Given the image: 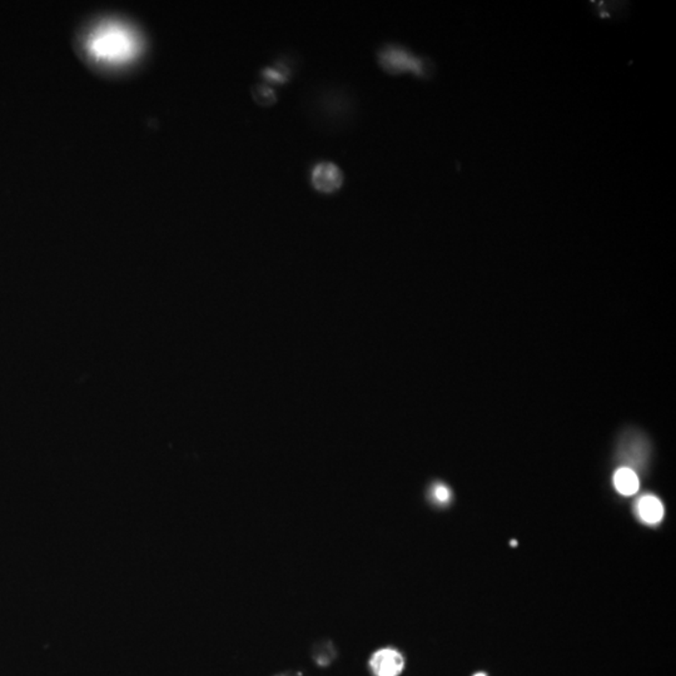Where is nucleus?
I'll list each match as a JSON object with an SVG mask.
<instances>
[{
	"label": "nucleus",
	"mask_w": 676,
	"mask_h": 676,
	"mask_svg": "<svg viewBox=\"0 0 676 676\" xmlns=\"http://www.w3.org/2000/svg\"><path fill=\"white\" fill-rule=\"evenodd\" d=\"M378 63L389 74H402L410 72L416 77L430 74V65L423 58L411 53L401 45H386L378 52Z\"/></svg>",
	"instance_id": "obj_1"
},
{
	"label": "nucleus",
	"mask_w": 676,
	"mask_h": 676,
	"mask_svg": "<svg viewBox=\"0 0 676 676\" xmlns=\"http://www.w3.org/2000/svg\"><path fill=\"white\" fill-rule=\"evenodd\" d=\"M122 31L116 28H103L99 32L94 33L89 42L93 57L104 60H122L126 58L131 49V42Z\"/></svg>",
	"instance_id": "obj_2"
},
{
	"label": "nucleus",
	"mask_w": 676,
	"mask_h": 676,
	"mask_svg": "<svg viewBox=\"0 0 676 676\" xmlns=\"http://www.w3.org/2000/svg\"><path fill=\"white\" fill-rule=\"evenodd\" d=\"M343 173L338 165L331 162H321L311 172V183L316 191L325 194L337 192L343 184Z\"/></svg>",
	"instance_id": "obj_3"
},
{
	"label": "nucleus",
	"mask_w": 676,
	"mask_h": 676,
	"mask_svg": "<svg viewBox=\"0 0 676 676\" xmlns=\"http://www.w3.org/2000/svg\"><path fill=\"white\" fill-rule=\"evenodd\" d=\"M370 665L376 676H399L405 665L404 656L397 650L381 649L371 658Z\"/></svg>",
	"instance_id": "obj_4"
},
{
	"label": "nucleus",
	"mask_w": 676,
	"mask_h": 676,
	"mask_svg": "<svg viewBox=\"0 0 676 676\" xmlns=\"http://www.w3.org/2000/svg\"><path fill=\"white\" fill-rule=\"evenodd\" d=\"M638 512L645 522L658 523L664 517V506L658 497L646 495L640 499Z\"/></svg>",
	"instance_id": "obj_5"
},
{
	"label": "nucleus",
	"mask_w": 676,
	"mask_h": 676,
	"mask_svg": "<svg viewBox=\"0 0 676 676\" xmlns=\"http://www.w3.org/2000/svg\"><path fill=\"white\" fill-rule=\"evenodd\" d=\"M614 484L621 495L631 496L639 490V477L633 470L623 467L614 475Z\"/></svg>",
	"instance_id": "obj_6"
},
{
	"label": "nucleus",
	"mask_w": 676,
	"mask_h": 676,
	"mask_svg": "<svg viewBox=\"0 0 676 676\" xmlns=\"http://www.w3.org/2000/svg\"><path fill=\"white\" fill-rule=\"evenodd\" d=\"M252 96L255 98V101L263 107H270L277 101L276 92L273 91L271 87L267 86V84H258V86L253 87Z\"/></svg>",
	"instance_id": "obj_7"
},
{
	"label": "nucleus",
	"mask_w": 676,
	"mask_h": 676,
	"mask_svg": "<svg viewBox=\"0 0 676 676\" xmlns=\"http://www.w3.org/2000/svg\"><path fill=\"white\" fill-rule=\"evenodd\" d=\"M288 75L289 70L284 65H279L276 68L267 67L262 70L263 79H266L270 84H284L288 82Z\"/></svg>",
	"instance_id": "obj_8"
},
{
	"label": "nucleus",
	"mask_w": 676,
	"mask_h": 676,
	"mask_svg": "<svg viewBox=\"0 0 676 676\" xmlns=\"http://www.w3.org/2000/svg\"><path fill=\"white\" fill-rule=\"evenodd\" d=\"M450 496H451V494H450L448 487H445V486H442V484L436 486V489H435V497H436L437 501H440V502H448V501L450 500Z\"/></svg>",
	"instance_id": "obj_9"
},
{
	"label": "nucleus",
	"mask_w": 676,
	"mask_h": 676,
	"mask_svg": "<svg viewBox=\"0 0 676 676\" xmlns=\"http://www.w3.org/2000/svg\"><path fill=\"white\" fill-rule=\"evenodd\" d=\"M474 676H486V674H484V672H479V674H476V675Z\"/></svg>",
	"instance_id": "obj_10"
}]
</instances>
